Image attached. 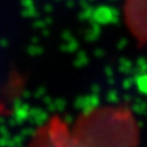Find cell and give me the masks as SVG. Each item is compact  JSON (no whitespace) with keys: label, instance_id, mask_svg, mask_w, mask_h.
<instances>
[{"label":"cell","instance_id":"cell-3","mask_svg":"<svg viewBox=\"0 0 147 147\" xmlns=\"http://www.w3.org/2000/svg\"><path fill=\"white\" fill-rule=\"evenodd\" d=\"M124 17L129 31L141 44H147V0H126Z\"/></svg>","mask_w":147,"mask_h":147},{"label":"cell","instance_id":"cell-2","mask_svg":"<svg viewBox=\"0 0 147 147\" xmlns=\"http://www.w3.org/2000/svg\"><path fill=\"white\" fill-rule=\"evenodd\" d=\"M28 147H85L63 119L55 117L38 129Z\"/></svg>","mask_w":147,"mask_h":147},{"label":"cell","instance_id":"cell-1","mask_svg":"<svg viewBox=\"0 0 147 147\" xmlns=\"http://www.w3.org/2000/svg\"><path fill=\"white\" fill-rule=\"evenodd\" d=\"M74 136L85 147H137L139 125L130 109L105 105L87 110L77 119Z\"/></svg>","mask_w":147,"mask_h":147}]
</instances>
